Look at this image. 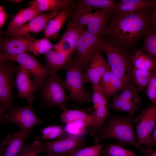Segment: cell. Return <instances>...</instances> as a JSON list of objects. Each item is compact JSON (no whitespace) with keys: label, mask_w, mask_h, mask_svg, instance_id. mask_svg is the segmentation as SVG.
Masks as SVG:
<instances>
[{"label":"cell","mask_w":156,"mask_h":156,"mask_svg":"<svg viewBox=\"0 0 156 156\" xmlns=\"http://www.w3.org/2000/svg\"><path fill=\"white\" fill-rule=\"evenodd\" d=\"M152 10L141 9L133 12L113 14L102 35L126 49L144 37L150 28Z\"/></svg>","instance_id":"obj_1"},{"label":"cell","mask_w":156,"mask_h":156,"mask_svg":"<svg viewBox=\"0 0 156 156\" xmlns=\"http://www.w3.org/2000/svg\"><path fill=\"white\" fill-rule=\"evenodd\" d=\"M135 118L134 116L110 114L107 125L100 128L94 136V142L98 144L101 140L113 139L118 141L119 145L128 144L137 148L138 142L133 128Z\"/></svg>","instance_id":"obj_2"},{"label":"cell","mask_w":156,"mask_h":156,"mask_svg":"<svg viewBox=\"0 0 156 156\" xmlns=\"http://www.w3.org/2000/svg\"><path fill=\"white\" fill-rule=\"evenodd\" d=\"M99 48L106 54L112 72L122 81L124 86L133 82V66L132 57L127 49L116 44L102 35L100 36Z\"/></svg>","instance_id":"obj_3"},{"label":"cell","mask_w":156,"mask_h":156,"mask_svg":"<svg viewBox=\"0 0 156 156\" xmlns=\"http://www.w3.org/2000/svg\"><path fill=\"white\" fill-rule=\"evenodd\" d=\"M113 14V11L88 8L77 5L74 1L69 20L88 32L100 36L108 25Z\"/></svg>","instance_id":"obj_4"},{"label":"cell","mask_w":156,"mask_h":156,"mask_svg":"<svg viewBox=\"0 0 156 156\" xmlns=\"http://www.w3.org/2000/svg\"><path fill=\"white\" fill-rule=\"evenodd\" d=\"M65 70L66 77L62 83L68 92L71 101L80 104L92 102L91 92L83 86L84 71L82 67L73 58Z\"/></svg>","instance_id":"obj_5"},{"label":"cell","mask_w":156,"mask_h":156,"mask_svg":"<svg viewBox=\"0 0 156 156\" xmlns=\"http://www.w3.org/2000/svg\"><path fill=\"white\" fill-rule=\"evenodd\" d=\"M18 68L14 61L0 58V116L13 106L12 90L15 85L14 75Z\"/></svg>","instance_id":"obj_6"},{"label":"cell","mask_w":156,"mask_h":156,"mask_svg":"<svg viewBox=\"0 0 156 156\" xmlns=\"http://www.w3.org/2000/svg\"><path fill=\"white\" fill-rule=\"evenodd\" d=\"M62 82L60 75L54 73L47 78L39 90L43 103L64 111L71 101L65 93Z\"/></svg>","instance_id":"obj_7"},{"label":"cell","mask_w":156,"mask_h":156,"mask_svg":"<svg viewBox=\"0 0 156 156\" xmlns=\"http://www.w3.org/2000/svg\"><path fill=\"white\" fill-rule=\"evenodd\" d=\"M1 122L3 124L8 122L18 126L21 130L31 133L36 125H41L42 120L36 116L32 104L22 107L13 106L8 111L0 116Z\"/></svg>","instance_id":"obj_8"},{"label":"cell","mask_w":156,"mask_h":156,"mask_svg":"<svg viewBox=\"0 0 156 156\" xmlns=\"http://www.w3.org/2000/svg\"><path fill=\"white\" fill-rule=\"evenodd\" d=\"M41 141L42 152L45 153L47 156H67L74 151L84 147L85 145L82 134L67 135L53 141Z\"/></svg>","instance_id":"obj_9"},{"label":"cell","mask_w":156,"mask_h":156,"mask_svg":"<svg viewBox=\"0 0 156 156\" xmlns=\"http://www.w3.org/2000/svg\"><path fill=\"white\" fill-rule=\"evenodd\" d=\"M100 36L85 30L78 40L76 55L73 57L86 71L99 48Z\"/></svg>","instance_id":"obj_10"},{"label":"cell","mask_w":156,"mask_h":156,"mask_svg":"<svg viewBox=\"0 0 156 156\" xmlns=\"http://www.w3.org/2000/svg\"><path fill=\"white\" fill-rule=\"evenodd\" d=\"M138 147L148 143L156 123V103L144 109L134 120Z\"/></svg>","instance_id":"obj_11"},{"label":"cell","mask_w":156,"mask_h":156,"mask_svg":"<svg viewBox=\"0 0 156 156\" xmlns=\"http://www.w3.org/2000/svg\"><path fill=\"white\" fill-rule=\"evenodd\" d=\"M1 58L16 62L27 69L30 75L34 78V81L38 90L49 76L55 73L46 65L42 64L34 57L29 55L27 53Z\"/></svg>","instance_id":"obj_12"},{"label":"cell","mask_w":156,"mask_h":156,"mask_svg":"<svg viewBox=\"0 0 156 156\" xmlns=\"http://www.w3.org/2000/svg\"><path fill=\"white\" fill-rule=\"evenodd\" d=\"M59 12L51 11L49 13H42L35 16L28 23L14 31L8 36L18 37H33L37 33L44 30L49 22L56 16Z\"/></svg>","instance_id":"obj_13"},{"label":"cell","mask_w":156,"mask_h":156,"mask_svg":"<svg viewBox=\"0 0 156 156\" xmlns=\"http://www.w3.org/2000/svg\"><path fill=\"white\" fill-rule=\"evenodd\" d=\"M85 30H86L69 20L66 29L60 40L54 45L55 50L73 57V55L76 51L78 40Z\"/></svg>","instance_id":"obj_14"},{"label":"cell","mask_w":156,"mask_h":156,"mask_svg":"<svg viewBox=\"0 0 156 156\" xmlns=\"http://www.w3.org/2000/svg\"><path fill=\"white\" fill-rule=\"evenodd\" d=\"M28 70L20 65L15 79V85L17 91V97L24 99L28 103L32 104L35 99V92L38 88L31 78Z\"/></svg>","instance_id":"obj_15"},{"label":"cell","mask_w":156,"mask_h":156,"mask_svg":"<svg viewBox=\"0 0 156 156\" xmlns=\"http://www.w3.org/2000/svg\"><path fill=\"white\" fill-rule=\"evenodd\" d=\"M31 134L20 130L8 135L1 144V156H20L29 146L30 143L26 144L24 140L30 137Z\"/></svg>","instance_id":"obj_16"},{"label":"cell","mask_w":156,"mask_h":156,"mask_svg":"<svg viewBox=\"0 0 156 156\" xmlns=\"http://www.w3.org/2000/svg\"><path fill=\"white\" fill-rule=\"evenodd\" d=\"M36 40V38L33 37L26 36L1 39L0 42V57L27 53L29 51L30 44Z\"/></svg>","instance_id":"obj_17"},{"label":"cell","mask_w":156,"mask_h":156,"mask_svg":"<svg viewBox=\"0 0 156 156\" xmlns=\"http://www.w3.org/2000/svg\"><path fill=\"white\" fill-rule=\"evenodd\" d=\"M100 50H98L96 53L83 73L84 83H90L92 85L99 84L102 76L110 69L107 60L103 57Z\"/></svg>","instance_id":"obj_18"},{"label":"cell","mask_w":156,"mask_h":156,"mask_svg":"<svg viewBox=\"0 0 156 156\" xmlns=\"http://www.w3.org/2000/svg\"><path fill=\"white\" fill-rule=\"evenodd\" d=\"M41 13L34 3L26 8L21 9L9 23L6 35L8 36Z\"/></svg>","instance_id":"obj_19"},{"label":"cell","mask_w":156,"mask_h":156,"mask_svg":"<svg viewBox=\"0 0 156 156\" xmlns=\"http://www.w3.org/2000/svg\"><path fill=\"white\" fill-rule=\"evenodd\" d=\"M71 8H64L48 23L44 30L46 37L53 40L57 38L63 25L70 17Z\"/></svg>","instance_id":"obj_20"},{"label":"cell","mask_w":156,"mask_h":156,"mask_svg":"<svg viewBox=\"0 0 156 156\" xmlns=\"http://www.w3.org/2000/svg\"><path fill=\"white\" fill-rule=\"evenodd\" d=\"M156 0H121L117 3L113 14H124L134 12L141 9L152 10Z\"/></svg>","instance_id":"obj_21"},{"label":"cell","mask_w":156,"mask_h":156,"mask_svg":"<svg viewBox=\"0 0 156 156\" xmlns=\"http://www.w3.org/2000/svg\"><path fill=\"white\" fill-rule=\"evenodd\" d=\"M73 57L65 53L52 49L45 54L46 66L54 73H57L61 70H65Z\"/></svg>","instance_id":"obj_22"},{"label":"cell","mask_w":156,"mask_h":156,"mask_svg":"<svg viewBox=\"0 0 156 156\" xmlns=\"http://www.w3.org/2000/svg\"><path fill=\"white\" fill-rule=\"evenodd\" d=\"M99 85L108 99L122 90L124 86L121 79L114 73L110 69L107 70L102 76Z\"/></svg>","instance_id":"obj_23"},{"label":"cell","mask_w":156,"mask_h":156,"mask_svg":"<svg viewBox=\"0 0 156 156\" xmlns=\"http://www.w3.org/2000/svg\"><path fill=\"white\" fill-rule=\"evenodd\" d=\"M61 121L65 124L75 123L80 122L82 126L90 129L94 124V120L91 115L77 110L66 109L59 116Z\"/></svg>","instance_id":"obj_24"},{"label":"cell","mask_w":156,"mask_h":156,"mask_svg":"<svg viewBox=\"0 0 156 156\" xmlns=\"http://www.w3.org/2000/svg\"><path fill=\"white\" fill-rule=\"evenodd\" d=\"M74 1L71 0H36L34 3L42 13L49 10L58 12L66 8H72Z\"/></svg>","instance_id":"obj_25"},{"label":"cell","mask_w":156,"mask_h":156,"mask_svg":"<svg viewBox=\"0 0 156 156\" xmlns=\"http://www.w3.org/2000/svg\"><path fill=\"white\" fill-rule=\"evenodd\" d=\"M141 104V100L135 101L123 100L118 98L115 94L113 96L109 106L116 111L125 112L128 115L133 116Z\"/></svg>","instance_id":"obj_26"},{"label":"cell","mask_w":156,"mask_h":156,"mask_svg":"<svg viewBox=\"0 0 156 156\" xmlns=\"http://www.w3.org/2000/svg\"><path fill=\"white\" fill-rule=\"evenodd\" d=\"M91 115L93 118L94 122L90 130L89 133L92 136L94 137L109 116L107 104L99 106L94 110Z\"/></svg>","instance_id":"obj_27"},{"label":"cell","mask_w":156,"mask_h":156,"mask_svg":"<svg viewBox=\"0 0 156 156\" xmlns=\"http://www.w3.org/2000/svg\"><path fill=\"white\" fill-rule=\"evenodd\" d=\"M133 67L137 68L153 71L156 70L155 65L150 57L141 49H138L132 57Z\"/></svg>","instance_id":"obj_28"},{"label":"cell","mask_w":156,"mask_h":156,"mask_svg":"<svg viewBox=\"0 0 156 156\" xmlns=\"http://www.w3.org/2000/svg\"><path fill=\"white\" fill-rule=\"evenodd\" d=\"M75 3L79 5L92 9L106 11H112L117 3L112 0H77Z\"/></svg>","instance_id":"obj_29"},{"label":"cell","mask_w":156,"mask_h":156,"mask_svg":"<svg viewBox=\"0 0 156 156\" xmlns=\"http://www.w3.org/2000/svg\"><path fill=\"white\" fill-rule=\"evenodd\" d=\"M145 52L153 61L156 68V31L150 28L144 37L140 49Z\"/></svg>","instance_id":"obj_30"},{"label":"cell","mask_w":156,"mask_h":156,"mask_svg":"<svg viewBox=\"0 0 156 156\" xmlns=\"http://www.w3.org/2000/svg\"><path fill=\"white\" fill-rule=\"evenodd\" d=\"M153 71L133 68L132 79L138 91H144L149 82Z\"/></svg>","instance_id":"obj_31"},{"label":"cell","mask_w":156,"mask_h":156,"mask_svg":"<svg viewBox=\"0 0 156 156\" xmlns=\"http://www.w3.org/2000/svg\"><path fill=\"white\" fill-rule=\"evenodd\" d=\"M54 46L46 38L36 40L31 43L28 47V50L34 55L39 56L46 54L54 48Z\"/></svg>","instance_id":"obj_32"},{"label":"cell","mask_w":156,"mask_h":156,"mask_svg":"<svg viewBox=\"0 0 156 156\" xmlns=\"http://www.w3.org/2000/svg\"><path fill=\"white\" fill-rule=\"evenodd\" d=\"M42 133L41 137H38L40 140L62 138L66 136L65 130L59 125H54L45 127L40 130Z\"/></svg>","instance_id":"obj_33"},{"label":"cell","mask_w":156,"mask_h":156,"mask_svg":"<svg viewBox=\"0 0 156 156\" xmlns=\"http://www.w3.org/2000/svg\"><path fill=\"white\" fill-rule=\"evenodd\" d=\"M103 156H137L134 152L118 144L108 143L102 148Z\"/></svg>","instance_id":"obj_34"},{"label":"cell","mask_w":156,"mask_h":156,"mask_svg":"<svg viewBox=\"0 0 156 156\" xmlns=\"http://www.w3.org/2000/svg\"><path fill=\"white\" fill-rule=\"evenodd\" d=\"M121 92L116 95L118 98L125 100L135 101L141 100L137 87L133 82L124 86Z\"/></svg>","instance_id":"obj_35"},{"label":"cell","mask_w":156,"mask_h":156,"mask_svg":"<svg viewBox=\"0 0 156 156\" xmlns=\"http://www.w3.org/2000/svg\"><path fill=\"white\" fill-rule=\"evenodd\" d=\"M103 146L97 144L78 149L67 156H101Z\"/></svg>","instance_id":"obj_36"},{"label":"cell","mask_w":156,"mask_h":156,"mask_svg":"<svg viewBox=\"0 0 156 156\" xmlns=\"http://www.w3.org/2000/svg\"><path fill=\"white\" fill-rule=\"evenodd\" d=\"M92 86L93 90L92 102L94 110L101 105L107 104L108 99L102 90L99 84Z\"/></svg>","instance_id":"obj_37"},{"label":"cell","mask_w":156,"mask_h":156,"mask_svg":"<svg viewBox=\"0 0 156 156\" xmlns=\"http://www.w3.org/2000/svg\"><path fill=\"white\" fill-rule=\"evenodd\" d=\"M146 92L152 103H156V70H154L152 72Z\"/></svg>","instance_id":"obj_38"},{"label":"cell","mask_w":156,"mask_h":156,"mask_svg":"<svg viewBox=\"0 0 156 156\" xmlns=\"http://www.w3.org/2000/svg\"><path fill=\"white\" fill-rule=\"evenodd\" d=\"M42 149L41 141L36 140L30 143L28 147L20 156H37L42 152Z\"/></svg>","instance_id":"obj_39"},{"label":"cell","mask_w":156,"mask_h":156,"mask_svg":"<svg viewBox=\"0 0 156 156\" xmlns=\"http://www.w3.org/2000/svg\"><path fill=\"white\" fill-rule=\"evenodd\" d=\"M138 148L140 152L146 156H156V150L153 148H149L146 146H140Z\"/></svg>","instance_id":"obj_40"},{"label":"cell","mask_w":156,"mask_h":156,"mask_svg":"<svg viewBox=\"0 0 156 156\" xmlns=\"http://www.w3.org/2000/svg\"><path fill=\"white\" fill-rule=\"evenodd\" d=\"M150 28L156 31V1L155 6L150 13Z\"/></svg>","instance_id":"obj_41"},{"label":"cell","mask_w":156,"mask_h":156,"mask_svg":"<svg viewBox=\"0 0 156 156\" xmlns=\"http://www.w3.org/2000/svg\"><path fill=\"white\" fill-rule=\"evenodd\" d=\"M156 146V123L154 128L149 142L146 146L148 148H153Z\"/></svg>","instance_id":"obj_42"},{"label":"cell","mask_w":156,"mask_h":156,"mask_svg":"<svg viewBox=\"0 0 156 156\" xmlns=\"http://www.w3.org/2000/svg\"><path fill=\"white\" fill-rule=\"evenodd\" d=\"M8 16L3 7L0 6V27H2L5 24Z\"/></svg>","instance_id":"obj_43"},{"label":"cell","mask_w":156,"mask_h":156,"mask_svg":"<svg viewBox=\"0 0 156 156\" xmlns=\"http://www.w3.org/2000/svg\"><path fill=\"white\" fill-rule=\"evenodd\" d=\"M9 1L14 3H15L19 4L22 1V0H9Z\"/></svg>","instance_id":"obj_44"},{"label":"cell","mask_w":156,"mask_h":156,"mask_svg":"<svg viewBox=\"0 0 156 156\" xmlns=\"http://www.w3.org/2000/svg\"></svg>","instance_id":"obj_45"}]
</instances>
